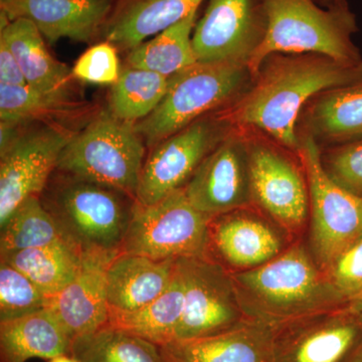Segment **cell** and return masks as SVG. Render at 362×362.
<instances>
[{
    "mask_svg": "<svg viewBox=\"0 0 362 362\" xmlns=\"http://www.w3.org/2000/svg\"><path fill=\"white\" fill-rule=\"evenodd\" d=\"M255 78L233 109V120L297 151V122L305 105L325 90L362 80V59L344 63L322 54H274Z\"/></svg>",
    "mask_w": 362,
    "mask_h": 362,
    "instance_id": "6da1fadb",
    "label": "cell"
},
{
    "mask_svg": "<svg viewBox=\"0 0 362 362\" xmlns=\"http://www.w3.org/2000/svg\"><path fill=\"white\" fill-rule=\"evenodd\" d=\"M232 275L246 318L272 328L350 303L302 243L258 268Z\"/></svg>",
    "mask_w": 362,
    "mask_h": 362,
    "instance_id": "7a4b0ae2",
    "label": "cell"
},
{
    "mask_svg": "<svg viewBox=\"0 0 362 362\" xmlns=\"http://www.w3.org/2000/svg\"><path fill=\"white\" fill-rule=\"evenodd\" d=\"M266 30L247 62L252 76L274 54H317L344 63L362 57L352 42L357 30L349 8H323L317 0H263Z\"/></svg>",
    "mask_w": 362,
    "mask_h": 362,
    "instance_id": "3957f363",
    "label": "cell"
},
{
    "mask_svg": "<svg viewBox=\"0 0 362 362\" xmlns=\"http://www.w3.org/2000/svg\"><path fill=\"white\" fill-rule=\"evenodd\" d=\"M144 154L143 138L134 124L103 111L73 135L62 152L57 170L136 199Z\"/></svg>",
    "mask_w": 362,
    "mask_h": 362,
    "instance_id": "277c9868",
    "label": "cell"
},
{
    "mask_svg": "<svg viewBox=\"0 0 362 362\" xmlns=\"http://www.w3.org/2000/svg\"><path fill=\"white\" fill-rule=\"evenodd\" d=\"M42 202L62 237L83 252H121L135 206L133 197L62 175Z\"/></svg>",
    "mask_w": 362,
    "mask_h": 362,
    "instance_id": "5b68a950",
    "label": "cell"
},
{
    "mask_svg": "<svg viewBox=\"0 0 362 362\" xmlns=\"http://www.w3.org/2000/svg\"><path fill=\"white\" fill-rule=\"evenodd\" d=\"M251 75L246 64L197 62L169 78L161 103L134 129L150 149L240 94Z\"/></svg>",
    "mask_w": 362,
    "mask_h": 362,
    "instance_id": "8992f818",
    "label": "cell"
},
{
    "mask_svg": "<svg viewBox=\"0 0 362 362\" xmlns=\"http://www.w3.org/2000/svg\"><path fill=\"white\" fill-rule=\"evenodd\" d=\"M209 221L183 188L150 206L136 202L121 252L158 261L209 259Z\"/></svg>",
    "mask_w": 362,
    "mask_h": 362,
    "instance_id": "52a82bcc",
    "label": "cell"
},
{
    "mask_svg": "<svg viewBox=\"0 0 362 362\" xmlns=\"http://www.w3.org/2000/svg\"><path fill=\"white\" fill-rule=\"evenodd\" d=\"M298 156L308 182L311 252L324 271L362 235V197L331 180L313 136L300 138Z\"/></svg>",
    "mask_w": 362,
    "mask_h": 362,
    "instance_id": "ba28073f",
    "label": "cell"
},
{
    "mask_svg": "<svg viewBox=\"0 0 362 362\" xmlns=\"http://www.w3.org/2000/svg\"><path fill=\"white\" fill-rule=\"evenodd\" d=\"M185 280V310L175 340L211 337L247 320L232 272L214 259H180Z\"/></svg>",
    "mask_w": 362,
    "mask_h": 362,
    "instance_id": "9c48e42d",
    "label": "cell"
},
{
    "mask_svg": "<svg viewBox=\"0 0 362 362\" xmlns=\"http://www.w3.org/2000/svg\"><path fill=\"white\" fill-rule=\"evenodd\" d=\"M362 341L357 302L274 328V362H346Z\"/></svg>",
    "mask_w": 362,
    "mask_h": 362,
    "instance_id": "30bf717a",
    "label": "cell"
},
{
    "mask_svg": "<svg viewBox=\"0 0 362 362\" xmlns=\"http://www.w3.org/2000/svg\"><path fill=\"white\" fill-rule=\"evenodd\" d=\"M76 132L44 125L21 133L1 153L0 161V226L16 207L40 197L57 170L59 157Z\"/></svg>",
    "mask_w": 362,
    "mask_h": 362,
    "instance_id": "8fae6325",
    "label": "cell"
},
{
    "mask_svg": "<svg viewBox=\"0 0 362 362\" xmlns=\"http://www.w3.org/2000/svg\"><path fill=\"white\" fill-rule=\"evenodd\" d=\"M252 202L287 233L301 232L310 209L304 169L276 147L247 142Z\"/></svg>",
    "mask_w": 362,
    "mask_h": 362,
    "instance_id": "7c38bea8",
    "label": "cell"
},
{
    "mask_svg": "<svg viewBox=\"0 0 362 362\" xmlns=\"http://www.w3.org/2000/svg\"><path fill=\"white\" fill-rule=\"evenodd\" d=\"M223 138L218 121L199 119L150 149L143 164L136 202L150 206L185 188Z\"/></svg>",
    "mask_w": 362,
    "mask_h": 362,
    "instance_id": "4fadbf2b",
    "label": "cell"
},
{
    "mask_svg": "<svg viewBox=\"0 0 362 362\" xmlns=\"http://www.w3.org/2000/svg\"><path fill=\"white\" fill-rule=\"evenodd\" d=\"M265 30L263 0H209L192 33L195 57L202 63L247 65Z\"/></svg>",
    "mask_w": 362,
    "mask_h": 362,
    "instance_id": "5bb4252c",
    "label": "cell"
},
{
    "mask_svg": "<svg viewBox=\"0 0 362 362\" xmlns=\"http://www.w3.org/2000/svg\"><path fill=\"white\" fill-rule=\"evenodd\" d=\"M183 190L190 204L211 218L249 206L252 199L247 142L237 136L223 138Z\"/></svg>",
    "mask_w": 362,
    "mask_h": 362,
    "instance_id": "9a60e30c",
    "label": "cell"
},
{
    "mask_svg": "<svg viewBox=\"0 0 362 362\" xmlns=\"http://www.w3.org/2000/svg\"><path fill=\"white\" fill-rule=\"evenodd\" d=\"M281 230L247 207L214 216L209 226V259L232 273L258 268L286 250Z\"/></svg>",
    "mask_w": 362,
    "mask_h": 362,
    "instance_id": "2e32d148",
    "label": "cell"
},
{
    "mask_svg": "<svg viewBox=\"0 0 362 362\" xmlns=\"http://www.w3.org/2000/svg\"><path fill=\"white\" fill-rule=\"evenodd\" d=\"M120 252H83L75 279L52 298L49 309L71 341L101 329L109 322L107 271Z\"/></svg>",
    "mask_w": 362,
    "mask_h": 362,
    "instance_id": "e0dca14e",
    "label": "cell"
},
{
    "mask_svg": "<svg viewBox=\"0 0 362 362\" xmlns=\"http://www.w3.org/2000/svg\"><path fill=\"white\" fill-rule=\"evenodd\" d=\"M274 328L247 319L218 334L162 345L165 362H274Z\"/></svg>",
    "mask_w": 362,
    "mask_h": 362,
    "instance_id": "ac0fdd59",
    "label": "cell"
},
{
    "mask_svg": "<svg viewBox=\"0 0 362 362\" xmlns=\"http://www.w3.org/2000/svg\"><path fill=\"white\" fill-rule=\"evenodd\" d=\"M115 0H18L14 20L28 18L47 42L101 37Z\"/></svg>",
    "mask_w": 362,
    "mask_h": 362,
    "instance_id": "d6986e66",
    "label": "cell"
},
{
    "mask_svg": "<svg viewBox=\"0 0 362 362\" xmlns=\"http://www.w3.org/2000/svg\"><path fill=\"white\" fill-rule=\"evenodd\" d=\"M204 0H115L101 37L117 49H134L199 11Z\"/></svg>",
    "mask_w": 362,
    "mask_h": 362,
    "instance_id": "ffe728a7",
    "label": "cell"
},
{
    "mask_svg": "<svg viewBox=\"0 0 362 362\" xmlns=\"http://www.w3.org/2000/svg\"><path fill=\"white\" fill-rule=\"evenodd\" d=\"M175 263L120 252L107 271L109 312H133L151 303L170 284Z\"/></svg>",
    "mask_w": 362,
    "mask_h": 362,
    "instance_id": "44dd1931",
    "label": "cell"
},
{
    "mask_svg": "<svg viewBox=\"0 0 362 362\" xmlns=\"http://www.w3.org/2000/svg\"><path fill=\"white\" fill-rule=\"evenodd\" d=\"M71 338L49 307L0 322V361L28 362L70 354Z\"/></svg>",
    "mask_w": 362,
    "mask_h": 362,
    "instance_id": "7402d4cb",
    "label": "cell"
},
{
    "mask_svg": "<svg viewBox=\"0 0 362 362\" xmlns=\"http://www.w3.org/2000/svg\"><path fill=\"white\" fill-rule=\"evenodd\" d=\"M88 106L75 90H42L30 86L0 84L1 121L23 124L40 121L47 125L65 128L88 114Z\"/></svg>",
    "mask_w": 362,
    "mask_h": 362,
    "instance_id": "603a6c76",
    "label": "cell"
},
{
    "mask_svg": "<svg viewBox=\"0 0 362 362\" xmlns=\"http://www.w3.org/2000/svg\"><path fill=\"white\" fill-rule=\"evenodd\" d=\"M0 40L16 57L28 86L42 90L73 89L71 70L49 54L33 21L23 18L11 21L0 30Z\"/></svg>",
    "mask_w": 362,
    "mask_h": 362,
    "instance_id": "cb8c5ba5",
    "label": "cell"
},
{
    "mask_svg": "<svg viewBox=\"0 0 362 362\" xmlns=\"http://www.w3.org/2000/svg\"><path fill=\"white\" fill-rule=\"evenodd\" d=\"M185 287L178 259L170 284L160 296L139 310L109 312V325L162 346L175 339L185 310Z\"/></svg>",
    "mask_w": 362,
    "mask_h": 362,
    "instance_id": "d4e9b609",
    "label": "cell"
},
{
    "mask_svg": "<svg viewBox=\"0 0 362 362\" xmlns=\"http://www.w3.org/2000/svg\"><path fill=\"white\" fill-rule=\"evenodd\" d=\"M306 121L314 138L337 144L362 138V80L319 94Z\"/></svg>",
    "mask_w": 362,
    "mask_h": 362,
    "instance_id": "484cf974",
    "label": "cell"
},
{
    "mask_svg": "<svg viewBox=\"0 0 362 362\" xmlns=\"http://www.w3.org/2000/svg\"><path fill=\"white\" fill-rule=\"evenodd\" d=\"M82 259L83 252L64 238L45 246L0 254V261L25 274L51 297L75 279Z\"/></svg>",
    "mask_w": 362,
    "mask_h": 362,
    "instance_id": "4316f807",
    "label": "cell"
},
{
    "mask_svg": "<svg viewBox=\"0 0 362 362\" xmlns=\"http://www.w3.org/2000/svg\"><path fill=\"white\" fill-rule=\"evenodd\" d=\"M197 11L185 20L142 42L128 52L127 65L154 71L170 78L178 71L194 65L197 59L192 47V33Z\"/></svg>",
    "mask_w": 362,
    "mask_h": 362,
    "instance_id": "83f0119b",
    "label": "cell"
},
{
    "mask_svg": "<svg viewBox=\"0 0 362 362\" xmlns=\"http://www.w3.org/2000/svg\"><path fill=\"white\" fill-rule=\"evenodd\" d=\"M169 78L154 71L127 66L112 85L109 112L121 121L137 123L150 115L161 103Z\"/></svg>",
    "mask_w": 362,
    "mask_h": 362,
    "instance_id": "f1b7e54d",
    "label": "cell"
},
{
    "mask_svg": "<svg viewBox=\"0 0 362 362\" xmlns=\"http://www.w3.org/2000/svg\"><path fill=\"white\" fill-rule=\"evenodd\" d=\"M70 354L80 362H165L158 345L109 324L74 340Z\"/></svg>",
    "mask_w": 362,
    "mask_h": 362,
    "instance_id": "f546056e",
    "label": "cell"
},
{
    "mask_svg": "<svg viewBox=\"0 0 362 362\" xmlns=\"http://www.w3.org/2000/svg\"><path fill=\"white\" fill-rule=\"evenodd\" d=\"M0 228V254L45 246L63 238L40 197L25 199Z\"/></svg>",
    "mask_w": 362,
    "mask_h": 362,
    "instance_id": "4dcf8cb0",
    "label": "cell"
},
{
    "mask_svg": "<svg viewBox=\"0 0 362 362\" xmlns=\"http://www.w3.org/2000/svg\"><path fill=\"white\" fill-rule=\"evenodd\" d=\"M51 296L18 269L0 261V322L49 307Z\"/></svg>",
    "mask_w": 362,
    "mask_h": 362,
    "instance_id": "1f68e13d",
    "label": "cell"
},
{
    "mask_svg": "<svg viewBox=\"0 0 362 362\" xmlns=\"http://www.w3.org/2000/svg\"><path fill=\"white\" fill-rule=\"evenodd\" d=\"M321 161L331 180L362 197V138L337 144L321 154Z\"/></svg>",
    "mask_w": 362,
    "mask_h": 362,
    "instance_id": "d6a6232c",
    "label": "cell"
},
{
    "mask_svg": "<svg viewBox=\"0 0 362 362\" xmlns=\"http://www.w3.org/2000/svg\"><path fill=\"white\" fill-rule=\"evenodd\" d=\"M330 282L350 303L362 300V235L326 268Z\"/></svg>",
    "mask_w": 362,
    "mask_h": 362,
    "instance_id": "836d02e7",
    "label": "cell"
},
{
    "mask_svg": "<svg viewBox=\"0 0 362 362\" xmlns=\"http://www.w3.org/2000/svg\"><path fill=\"white\" fill-rule=\"evenodd\" d=\"M75 80L90 84L114 85L120 77L117 47L108 42L87 49L71 69Z\"/></svg>",
    "mask_w": 362,
    "mask_h": 362,
    "instance_id": "e575fe53",
    "label": "cell"
},
{
    "mask_svg": "<svg viewBox=\"0 0 362 362\" xmlns=\"http://www.w3.org/2000/svg\"><path fill=\"white\" fill-rule=\"evenodd\" d=\"M0 84L6 86L28 85L16 57L2 40H0Z\"/></svg>",
    "mask_w": 362,
    "mask_h": 362,
    "instance_id": "d590c367",
    "label": "cell"
},
{
    "mask_svg": "<svg viewBox=\"0 0 362 362\" xmlns=\"http://www.w3.org/2000/svg\"><path fill=\"white\" fill-rule=\"evenodd\" d=\"M18 2V0H0V8H1L0 13H6L9 21H13Z\"/></svg>",
    "mask_w": 362,
    "mask_h": 362,
    "instance_id": "8d00e7d4",
    "label": "cell"
},
{
    "mask_svg": "<svg viewBox=\"0 0 362 362\" xmlns=\"http://www.w3.org/2000/svg\"><path fill=\"white\" fill-rule=\"evenodd\" d=\"M346 362H362V341L359 343L356 350L352 352L351 356H349Z\"/></svg>",
    "mask_w": 362,
    "mask_h": 362,
    "instance_id": "74e56055",
    "label": "cell"
},
{
    "mask_svg": "<svg viewBox=\"0 0 362 362\" xmlns=\"http://www.w3.org/2000/svg\"><path fill=\"white\" fill-rule=\"evenodd\" d=\"M49 362H80L75 357L71 356V354H64L51 359Z\"/></svg>",
    "mask_w": 362,
    "mask_h": 362,
    "instance_id": "f35d334b",
    "label": "cell"
},
{
    "mask_svg": "<svg viewBox=\"0 0 362 362\" xmlns=\"http://www.w3.org/2000/svg\"><path fill=\"white\" fill-rule=\"evenodd\" d=\"M357 303L359 304V306H361V310H362V300L361 301H357Z\"/></svg>",
    "mask_w": 362,
    "mask_h": 362,
    "instance_id": "ab89813d",
    "label": "cell"
}]
</instances>
